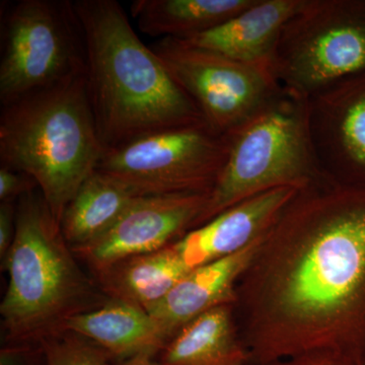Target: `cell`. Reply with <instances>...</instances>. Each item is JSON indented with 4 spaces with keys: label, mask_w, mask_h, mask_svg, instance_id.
I'll return each mask as SVG.
<instances>
[{
    "label": "cell",
    "mask_w": 365,
    "mask_h": 365,
    "mask_svg": "<svg viewBox=\"0 0 365 365\" xmlns=\"http://www.w3.org/2000/svg\"><path fill=\"white\" fill-rule=\"evenodd\" d=\"M269 365H349L344 362L330 359V357L316 356V355H307V356L292 357V359H282L273 362Z\"/></svg>",
    "instance_id": "cb8c5ba5"
},
{
    "label": "cell",
    "mask_w": 365,
    "mask_h": 365,
    "mask_svg": "<svg viewBox=\"0 0 365 365\" xmlns=\"http://www.w3.org/2000/svg\"><path fill=\"white\" fill-rule=\"evenodd\" d=\"M190 271L173 242L158 251L129 257L93 274L108 299L122 300L148 311Z\"/></svg>",
    "instance_id": "2e32d148"
},
{
    "label": "cell",
    "mask_w": 365,
    "mask_h": 365,
    "mask_svg": "<svg viewBox=\"0 0 365 365\" xmlns=\"http://www.w3.org/2000/svg\"><path fill=\"white\" fill-rule=\"evenodd\" d=\"M227 137L208 124L140 137L106 151L97 170L138 196L209 194L227 162Z\"/></svg>",
    "instance_id": "ba28073f"
},
{
    "label": "cell",
    "mask_w": 365,
    "mask_h": 365,
    "mask_svg": "<svg viewBox=\"0 0 365 365\" xmlns=\"http://www.w3.org/2000/svg\"><path fill=\"white\" fill-rule=\"evenodd\" d=\"M36 189L39 188L32 177L0 165V202H16Z\"/></svg>",
    "instance_id": "44dd1931"
},
{
    "label": "cell",
    "mask_w": 365,
    "mask_h": 365,
    "mask_svg": "<svg viewBox=\"0 0 365 365\" xmlns=\"http://www.w3.org/2000/svg\"><path fill=\"white\" fill-rule=\"evenodd\" d=\"M46 365H109V355L90 340L62 331L41 341Z\"/></svg>",
    "instance_id": "ffe728a7"
},
{
    "label": "cell",
    "mask_w": 365,
    "mask_h": 365,
    "mask_svg": "<svg viewBox=\"0 0 365 365\" xmlns=\"http://www.w3.org/2000/svg\"><path fill=\"white\" fill-rule=\"evenodd\" d=\"M364 365H365V364H364Z\"/></svg>",
    "instance_id": "484cf974"
},
{
    "label": "cell",
    "mask_w": 365,
    "mask_h": 365,
    "mask_svg": "<svg viewBox=\"0 0 365 365\" xmlns=\"http://www.w3.org/2000/svg\"><path fill=\"white\" fill-rule=\"evenodd\" d=\"M139 197L128 186L96 170L67 204L60 227L71 250L106 234Z\"/></svg>",
    "instance_id": "ac0fdd59"
},
{
    "label": "cell",
    "mask_w": 365,
    "mask_h": 365,
    "mask_svg": "<svg viewBox=\"0 0 365 365\" xmlns=\"http://www.w3.org/2000/svg\"><path fill=\"white\" fill-rule=\"evenodd\" d=\"M109 365H163L153 355H139L132 359L110 361Z\"/></svg>",
    "instance_id": "d4e9b609"
},
{
    "label": "cell",
    "mask_w": 365,
    "mask_h": 365,
    "mask_svg": "<svg viewBox=\"0 0 365 365\" xmlns=\"http://www.w3.org/2000/svg\"><path fill=\"white\" fill-rule=\"evenodd\" d=\"M225 135L227 162L193 228L270 190L302 189L326 180L309 137L307 98L282 86L260 111Z\"/></svg>",
    "instance_id": "5b68a950"
},
{
    "label": "cell",
    "mask_w": 365,
    "mask_h": 365,
    "mask_svg": "<svg viewBox=\"0 0 365 365\" xmlns=\"http://www.w3.org/2000/svg\"><path fill=\"white\" fill-rule=\"evenodd\" d=\"M271 71L304 98L364 73L365 0H307L283 26Z\"/></svg>",
    "instance_id": "8992f818"
},
{
    "label": "cell",
    "mask_w": 365,
    "mask_h": 365,
    "mask_svg": "<svg viewBox=\"0 0 365 365\" xmlns=\"http://www.w3.org/2000/svg\"><path fill=\"white\" fill-rule=\"evenodd\" d=\"M248 365L292 357L365 364V189L299 190L235 287Z\"/></svg>",
    "instance_id": "6da1fadb"
},
{
    "label": "cell",
    "mask_w": 365,
    "mask_h": 365,
    "mask_svg": "<svg viewBox=\"0 0 365 365\" xmlns=\"http://www.w3.org/2000/svg\"><path fill=\"white\" fill-rule=\"evenodd\" d=\"M265 234L237 253L192 269L163 299L148 309L170 340L182 327L206 312L234 304L237 281L253 259Z\"/></svg>",
    "instance_id": "4fadbf2b"
},
{
    "label": "cell",
    "mask_w": 365,
    "mask_h": 365,
    "mask_svg": "<svg viewBox=\"0 0 365 365\" xmlns=\"http://www.w3.org/2000/svg\"><path fill=\"white\" fill-rule=\"evenodd\" d=\"M105 153L86 71L1 105V165L32 177L58 222Z\"/></svg>",
    "instance_id": "3957f363"
},
{
    "label": "cell",
    "mask_w": 365,
    "mask_h": 365,
    "mask_svg": "<svg viewBox=\"0 0 365 365\" xmlns=\"http://www.w3.org/2000/svg\"><path fill=\"white\" fill-rule=\"evenodd\" d=\"M16 202L0 203V258L1 261L4 260L9 253L16 235Z\"/></svg>",
    "instance_id": "603a6c76"
},
{
    "label": "cell",
    "mask_w": 365,
    "mask_h": 365,
    "mask_svg": "<svg viewBox=\"0 0 365 365\" xmlns=\"http://www.w3.org/2000/svg\"><path fill=\"white\" fill-rule=\"evenodd\" d=\"M256 0H136L131 14L141 32L187 40L222 25Z\"/></svg>",
    "instance_id": "d6986e66"
},
{
    "label": "cell",
    "mask_w": 365,
    "mask_h": 365,
    "mask_svg": "<svg viewBox=\"0 0 365 365\" xmlns=\"http://www.w3.org/2000/svg\"><path fill=\"white\" fill-rule=\"evenodd\" d=\"M62 331L90 340L112 361L139 355L155 357L170 341L160 324L146 309L110 299L98 309L72 317Z\"/></svg>",
    "instance_id": "9a60e30c"
},
{
    "label": "cell",
    "mask_w": 365,
    "mask_h": 365,
    "mask_svg": "<svg viewBox=\"0 0 365 365\" xmlns=\"http://www.w3.org/2000/svg\"><path fill=\"white\" fill-rule=\"evenodd\" d=\"M163 365H248L232 304H223L182 327L158 353Z\"/></svg>",
    "instance_id": "e0dca14e"
},
{
    "label": "cell",
    "mask_w": 365,
    "mask_h": 365,
    "mask_svg": "<svg viewBox=\"0 0 365 365\" xmlns=\"http://www.w3.org/2000/svg\"><path fill=\"white\" fill-rule=\"evenodd\" d=\"M306 1L256 0L253 6L222 25L181 41L242 63L271 69V60L283 26Z\"/></svg>",
    "instance_id": "5bb4252c"
},
{
    "label": "cell",
    "mask_w": 365,
    "mask_h": 365,
    "mask_svg": "<svg viewBox=\"0 0 365 365\" xmlns=\"http://www.w3.org/2000/svg\"><path fill=\"white\" fill-rule=\"evenodd\" d=\"M91 105L106 151L168 129L207 124L115 0H76Z\"/></svg>",
    "instance_id": "7a4b0ae2"
},
{
    "label": "cell",
    "mask_w": 365,
    "mask_h": 365,
    "mask_svg": "<svg viewBox=\"0 0 365 365\" xmlns=\"http://www.w3.org/2000/svg\"><path fill=\"white\" fill-rule=\"evenodd\" d=\"M206 123L227 134L260 111L281 90L267 67L249 66L174 38L151 46Z\"/></svg>",
    "instance_id": "9c48e42d"
},
{
    "label": "cell",
    "mask_w": 365,
    "mask_h": 365,
    "mask_svg": "<svg viewBox=\"0 0 365 365\" xmlns=\"http://www.w3.org/2000/svg\"><path fill=\"white\" fill-rule=\"evenodd\" d=\"M312 145L322 174L365 189V72L307 98Z\"/></svg>",
    "instance_id": "30bf717a"
},
{
    "label": "cell",
    "mask_w": 365,
    "mask_h": 365,
    "mask_svg": "<svg viewBox=\"0 0 365 365\" xmlns=\"http://www.w3.org/2000/svg\"><path fill=\"white\" fill-rule=\"evenodd\" d=\"M299 190L283 187L247 199L189 230L175 247L191 270L237 253L268 232Z\"/></svg>",
    "instance_id": "7c38bea8"
},
{
    "label": "cell",
    "mask_w": 365,
    "mask_h": 365,
    "mask_svg": "<svg viewBox=\"0 0 365 365\" xmlns=\"http://www.w3.org/2000/svg\"><path fill=\"white\" fill-rule=\"evenodd\" d=\"M0 365H46L42 345L6 343L0 350Z\"/></svg>",
    "instance_id": "7402d4cb"
},
{
    "label": "cell",
    "mask_w": 365,
    "mask_h": 365,
    "mask_svg": "<svg viewBox=\"0 0 365 365\" xmlns=\"http://www.w3.org/2000/svg\"><path fill=\"white\" fill-rule=\"evenodd\" d=\"M0 103L7 104L86 71L73 2L21 0L4 16Z\"/></svg>",
    "instance_id": "52a82bcc"
},
{
    "label": "cell",
    "mask_w": 365,
    "mask_h": 365,
    "mask_svg": "<svg viewBox=\"0 0 365 365\" xmlns=\"http://www.w3.org/2000/svg\"><path fill=\"white\" fill-rule=\"evenodd\" d=\"M208 196L139 197L106 234L72 251L93 273L129 257L165 248L194 227Z\"/></svg>",
    "instance_id": "8fae6325"
},
{
    "label": "cell",
    "mask_w": 365,
    "mask_h": 365,
    "mask_svg": "<svg viewBox=\"0 0 365 365\" xmlns=\"http://www.w3.org/2000/svg\"><path fill=\"white\" fill-rule=\"evenodd\" d=\"M2 267L9 274L0 306L6 343L40 344L72 317L109 300L79 267L39 189L16 202V235Z\"/></svg>",
    "instance_id": "277c9868"
}]
</instances>
